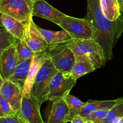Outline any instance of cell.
<instances>
[{"label": "cell", "instance_id": "cell-1", "mask_svg": "<svg viewBox=\"0 0 123 123\" xmlns=\"http://www.w3.org/2000/svg\"><path fill=\"white\" fill-rule=\"evenodd\" d=\"M94 32V40L103 48L107 61L113 56V48L123 32V15L114 21L107 19L102 13L99 0H87V13Z\"/></svg>", "mask_w": 123, "mask_h": 123}, {"label": "cell", "instance_id": "cell-2", "mask_svg": "<svg viewBox=\"0 0 123 123\" xmlns=\"http://www.w3.org/2000/svg\"><path fill=\"white\" fill-rule=\"evenodd\" d=\"M55 68L66 75H72L76 56L68 44V40L48 46L45 50Z\"/></svg>", "mask_w": 123, "mask_h": 123}, {"label": "cell", "instance_id": "cell-3", "mask_svg": "<svg viewBox=\"0 0 123 123\" xmlns=\"http://www.w3.org/2000/svg\"><path fill=\"white\" fill-rule=\"evenodd\" d=\"M68 44L75 55L88 57L96 69L105 65L107 60L103 48L94 40L71 38L68 40Z\"/></svg>", "mask_w": 123, "mask_h": 123}, {"label": "cell", "instance_id": "cell-4", "mask_svg": "<svg viewBox=\"0 0 123 123\" xmlns=\"http://www.w3.org/2000/svg\"><path fill=\"white\" fill-rule=\"evenodd\" d=\"M76 82L72 75H66L58 71L47 86L42 97V104L46 101L54 102L64 98Z\"/></svg>", "mask_w": 123, "mask_h": 123}, {"label": "cell", "instance_id": "cell-5", "mask_svg": "<svg viewBox=\"0 0 123 123\" xmlns=\"http://www.w3.org/2000/svg\"><path fill=\"white\" fill-rule=\"evenodd\" d=\"M58 72V70L55 68L50 59L47 56L35 77L30 92V96L36 98L41 105L43 94L50 80Z\"/></svg>", "mask_w": 123, "mask_h": 123}, {"label": "cell", "instance_id": "cell-6", "mask_svg": "<svg viewBox=\"0 0 123 123\" xmlns=\"http://www.w3.org/2000/svg\"><path fill=\"white\" fill-rule=\"evenodd\" d=\"M34 0H0V12L26 24L32 16Z\"/></svg>", "mask_w": 123, "mask_h": 123}, {"label": "cell", "instance_id": "cell-7", "mask_svg": "<svg viewBox=\"0 0 123 123\" xmlns=\"http://www.w3.org/2000/svg\"><path fill=\"white\" fill-rule=\"evenodd\" d=\"M58 26L68 32L74 39L94 38L93 28L90 21L85 18H77L66 15Z\"/></svg>", "mask_w": 123, "mask_h": 123}, {"label": "cell", "instance_id": "cell-8", "mask_svg": "<svg viewBox=\"0 0 123 123\" xmlns=\"http://www.w3.org/2000/svg\"><path fill=\"white\" fill-rule=\"evenodd\" d=\"M0 78V96L10 103L18 115H19L24 97V91L9 79H4L1 76Z\"/></svg>", "mask_w": 123, "mask_h": 123}, {"label": "cell", "instance_id": "cell-9", "mask_svg": "<svg viewBox=\"0 0 123 123\" xmlns=\"http://www.w3.org/2000/svg\"><path fill=\"white\" fill-rule=\"evenodd\" d=\"M46 111L45 123H66L69 122L70 109L64 98L54 102Z\"/></svg>", "mask_w": 123, "mask_h": 123}, {"label": "cell", "instance_id": "cell-10", "mask_svg": "<svg viewBox=\"0 0 123 123\" xmlns=\"http://www.w3.org/2000/svg\"><path fill=\"white\" fill-rule=\"evenodd\" d=\"M33 16L31 17L26 25L24 40L32 49L37 53L44 51L48 48V44L38 28V26L34 23Z\"/></svg>", "mask_w": 123, "mask_h": 123}, {"label": "cell", "instance_id": "cell-11", "mask_svg": "<svg viewBox=\"0 0 123 123\" xmlns=\"http://www.w3.org/2000/svg\"><path fill=\"white\" fill-rule=\"evenodd\" d=\"M32 16L43 18L59 25L67 14L60 12L45 0H35L32 9Z\"/></svg>", "mask_w": 123, "mask_h": 123}, {"label": "cell", "instance_id": "cell-12", "mask_svg": "<svg viewBox=\"0 0 123 123\" xmlns=\"http://www.w3.org/2000/svg\"><path fill=\"white\" fill-rule=\"evenodd\" d=\"M41 105L31 96L24 95L19 116L29 123H45L40 114Z\"/></svg>", "mask_w": 123, "mask_h": 123}, {"label": "cell", "instance_id": "cell-13", "mask_svg": "<svg viewBox=\"0 0 123 123\" xmlns=\"http://www.w3.org/2000/svg\"><path fill=\"white\" fill-rule=\"evenodd\" d=\"M16 46L6 49L0 55V76L9 79L19 64Z\"/></svg>", "mask_w": 123, "mask_h": 123}, {"label": "cell", "instance_id": "cell-14", "mask_svg": "<svg viewBox=\"0 0 123 123\" xmlns=\"http://www.w3.org/2000/svg\"><path fill=\"white\" fill-rule=\"evenodd\" d=\"M1 27H4L19 40H24L26 30V25L20 20L0 12Z\"/></svg>", "mask_w": 123, "mask_h": 123}, {"label": "cell", "instance_id": "cell-15", "mask_svg": "<svg viewBox=\"0 0 123 123\" xmlns=\"http://www.w3.org/2000/svg\"><path fill=\"white\" fill-rule=\"evenodd\" d=\"M47 55L45 50L40 52L36 53V55L32 58V62H31V67L29 71L28 76L25 83V86L24 89V95L25 96H30L31 88L34 80L35 77L38 72L42 64L44 63L46 59Z\"/></svg>", "mask_w": 123, "mask_h": 123}, {"label": "cell", "instance_id": "cell-16", "mask_svg": "<svg viewBox=\"0 0 123 123\" xmlns=\"http://www.w3.org/2000/svg\"><path fill=\"white\" fill-rule=\"evenodd\" d=\"M123 102V97L114 100H89L78 115L82 117L86 116L88 114L100 109H111L118 103Z\"/></svg>", "mask_w": 123, "mask_h": 123}, {"label": "cell", "instance_id": "cell-17", "mask_svg": "<svg viewBox=\"0 0 123 123\" xmlns=\"http://www.w3.org/2000/svg\"><path fill=\"white\" fill-rule=\"evenodd\" d=\"M76 61L72 71V76L75 80L85 74L94 72L96 68L90 59L85 55H75Z\"/></svg>", "mask_w": 123, "mask_h": 123}, {"label": "cell", "instance_id": "cell-18", "mask_svg": "<svg viewBox=\"0 0 123 123\" xmlns=\"http://www.w3.org/2000/svg\"><path fill=\"white\" fill-rule=\"evenodd\" d=\"M32 60V58H30L19 62L13 74L9 78L10 80L16 84L23 91L28 76Z\"/></svg>", "mask_w": 123, "mask_h": 123}, {"label": "cell", "instance_id": "cell-19", "mask_svg": "<svg viewBox=\"0 0 123 123\" xmlns=\"http://www.w3.org/2000/svg\"><path fill=\"white\" fill-rule=\"evenodd\" d=\"M103 15L108 19L114 21L121 15L118 0H99Z\"/></svg>", "mask_w": 123, "mask_h": 123}, {"label": "cell", "instance_id": "cell-20", "mask_svg": "<svg viewBox=\"0 0 123 123\" xmlns=\"http://www.w3.org/2000/svg\"><path fill=\"white\" fill-rule=\"evenodd\" d=\"M38 28L48 45L62 43L72 38L69 33L64 30L59 31H54L44 30L38 26Z\"/></svg>", "mask_w": 123, "mask_h": 123}, {"label": "cell", "instance_id": "cell-21", "mask_svg": "<svg viewBox=\"0 0 123 123\" xmlns=\"http://www.w3.org/2000/svg\"><path fill=\"white\" fill-rule=\"evenodd\" d=\"M65 100L67 102L70 109L69 122H70L75 115H78L84 107L86 105V102H83L77 97L68 93L65 96Z\"/></svg>", "mask_w": 123, "mask_h": 123}, {"label": "cell", "instance_id": "cell-22", "mask_svg": "<svg viewBox=\"0 0 123 123\" xmlns=\"http://www.w3.org/2000/svg\"><path fill=\"white\" fill-rule=\"evenodd\" d=\"M19 39L11 34L5 28H0V52L13 46H16Z\"/></svg>", "mask_w": 123, "mask_h": 123}, {"label": "cell", "instance_id": "cell-23", "mask_svg": "<svg viewBox=\"0 0 123 123\" xmlns=\"http://www.w3.org/2000/svg\"><path fill=\"white\" fill-rule=\"evenodd\" d=\"M17 54H18L19 62L24 60L32 58L36 55V52L28 45L27 43L22 40H19V42L16 46Z\"/></svg>", "mask_w": 123, "mask_h": 123}, {"label": "cell", "instance_id": "cell-24", "mask_svg": "<svg viewBox=\"0 0 123 123\" xmlns=\"http://www.w3.org/2000/svg\"><path fill=\"white\" fill-rule=\"evenodd\" d=\"M110 109H100L84 117L91 123H103Z\"/></svg>", "mask_w": 123, "mask_h": 123}, {"label": "cell", "instance_id": "cell-25", "mask_svg": "<svg viewBox=\"0 0 123 123\" xmlns=\"http://www.w3.org/2000/svg\"><path fill=\"white\" fill-rule=\"evenodd\" d=\"M123 117V102L118 103L109 110L108 116L103 123H112L117 118Z\"/></svg>", "mask_w": 123, "mask_h": 123}, {"label": "cell", "instance_id": "cell-26", "mask_svg": "<svg viewBox=\"0 0 123 123\" xmlns=\"http://www.w3.org/2000/svg\"><path fill=\"white\" fill-rule=\"evenodd\" d=\"M18 115L10 103L0 96V117Z\"/></svg>", "mask_w": 123, "mask_h": 123}, {"label": "cell", "instance_id": "cell-27", "mask_svg": "<svg viewBox=\"0 0 123 123\" xmlns=\"http://www.w3.org/2000/svg\"><path fill=\"white\" fill-rule=\"evenodd\" d=\"M0 123H21L18 115L12 117H0Z\"/></svg>", "mask_w": 123, "mask_h": 123}, {"label": "cell", "instance_id": "cell-28", "mask_svg": "<svg viewBox=\"0 0 123 123\" xmlns=\"http://www.w3.org/2000/svg\"><path fill=\"white\" fill-rule=\"evenodd\" d=\"M71 123H91L85 117L79 115H76L72 118L70 121Z\"/></svg>", "mask_w": 123, "mask_h": 123}, {"label": "cell", "instance_id": "cell-29", "mask_svg": "<svg viewBox=\"0 0 123 123\" xmlns=\"http://www.w3.org/2000/svg\"><path fill=\"white\" fill-rule=\"evenodd\" d=\"M118 2H119V4H120L121 13L123 15V0H118Z\"/></svg>", "mask_w": 123, "mask_h": 123}, {"label": "cell", "instance_id": "cell-30", "mask_svg": "<svg viewBox=\"0 0 123 123\" xmlns=\"http://www.w3.org/2000/svg\"><path fill=\"white\" fill-rule=\"evenodd\" d=\"M18 118H19V121H20V123H28L26 120H24L23 118H22L20 116H19V115H18Z\"/></svg>", "mask_w": 123, "mask_h": 123}, {"label": "cell", "instance_id": "cell-31", "mask_svg": "<svg viewBox=\"0 0 123 123\" xmlns=\"http://www.w3.org/2000/svg\"><path fill=\"white\" fill-rule=\"evenodd\" d=\"M34 1H35V0H34Z\"/></svg>", "mask_w": 123, "mask_h": 123}]
</instances>
